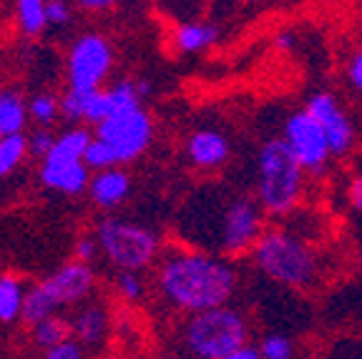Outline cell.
<instances>
[{
  "mask_svg": "<svg viewBox=\"0 0 362 359\" xmlns=\"http://www.w3.org/2000/svg\"><path fill=\"white\" fill-rule=\"evenodd\" d=\"M93 236L101 254L119 271H141L161 257V236L136 221L106 216L96 224Z\"/></svg>",
  "mask_w": 362,
  "mask_h": 359,
  "instance_id": "8992f818",
  "label": "cell"
},
{
  "mask_svg": "<svg viewBox=\"0 0 362 359\" xmlns=\"http://www.w3.org/2000/svg\"><path fill=\"white\" fill-rule=\"evenodd\" d=\"M347 81L357 93H362V45L352 51L350 61H347Z\"/></svg>",
  "mask_w": 362,
  "mask_h": 359,
  "instance_id": "1f68e13d",
  "label": "cell"
},
{
  "mask_svg": "<svg viewBox=\"0 0 362 359\" xmlns=\"http://www.w3.org/2000/svg\"><path fill=\"white\" fill-rule=\"evenodd\" d=\"M305 111L322 126L325 136L329 141L332 156H347L355 148V126L347 116L345 106L334 98L329 90H317L307 98Z\"/></svg>",
  "mask_w": 362,
  "mask_h": 359,
  "instance_id": "30bf717a",
  "label": "cell"
},
{
  "mask_svg": "<svg viewBox=\"0 0 362 359\" xmlns=\"http://www.w3.org/2000/svg\"><path fill=\"white\" fill-rule=\"evenodd\" d=\"M93 139L103 141L116 153L121 169H124V163L136 161L148 151L153 141V121L144 106L131 108V111L116 113L101 126H96Z\"/></svg>",
  "mask_w": 362,
  "mask_h": 359,
  "instance_id": "ba28073f",
  "label": "cell"
},
{
  "mask_svg": "<svg viewBox=\"0 0 362 359\" xmlns=\"http://www.w3.org/2000/svg\"><path fill=\"white\" fill-rule=\"evenodd\" d=\"M113 45L98 30H86L74 38L66 53V81L74 93H93L106 88L113 71Z\"/></svg>",
  "mask_w": 362,
  "mask_h": 359,
  "instance_id": "52a82bcc",
  "label": "cell"
},
{
  "mask_svg": "<svg viewBox=\"0 0 362 359\" xmlns=\"http://www.w3.org/2000/svg\"><path fill=\"white\" fill-rule=\"evenodd\" d=\"M264 231L267 213L247 194H197L181 216L187 247L229 261L252 254Z\"/></svg>",
  "mask_w": 362,
  "mask_h": 359,
  "instance_id": "6da1fadb",
  "label": "cell"
},
{
  "mask_svg": "<svg viewBox=\"0 0 362 359\" xmlns=\"http://www.w3.org/2000/svg\"><path fill=\"white\" fill-rule=\"evenodd\" d=\"M61 312V307L56 304V299L51 297V292L45 289L43 281H35V284L28 286L25 292V304H23V324L35 326L38 322L48 319V317H56Z\"/></svg>",
  "mask_w": 362,
  "mask_h": 359,
  "instance_id": "ac0fdd59",
  "label": "cell"
},
{
  "mask_svg": "<svg viewBox=\"0 0 362 359\" xmlns=\"http://www.w3.org/2000/svg\"><path fill=\"white\" fill-rule=\"evenodd\" d=\"M224 359H262V354H259V347H255V344H247V347L237 349V352L226 354Z\"/></svg>",
  "mask_w": 362,
  "mask_h": 359,
  "instance_id": "e575fe53",
  "label": "cell"
},
{
  "mask_svg": "<svg viewBox=\"0 0 362 359\" xmlns=\"http://www.w3.org/2000/svg\"><path fill=\"white\" fill-rule=\"evenodd\" d=\"M274 48H277V51H292L294 48V35L292 33H287V30H282V33H277L274 35Z\"/></svg>",
  "mask_w": 362,
  "mask_h": 359,
  "instance_id": "d590c367",
  "label": "cell"
},
{
  "mask_svg": "<svg viewBox=\"0 0 362 359\" xmlns=\"http://www.w3.org/2000/svg\"><path fill=\"white\" fill-rule=\"evenodd\" d=\"M71 337H74V331H71V319H66V317H61V314L48 317V319L30 326V342H33L38 349H43V352L58 347V344L66 342V339H71Z\"/></svg>",
  "mask_w": 362,
  "mask_h": 359,
  "instance_id": "44dd1931",
  "label": "cell"
},
{
  "mask_svg": "<svg viewBox=\"0 0 362 359\" xmlns=\"http://www.w3.org/2000/svg\"><path fill=\"white\" fill-rule=\"evenodd\" d=\"M255 199L267 216H289L305 196V169L289 146L279 139H267L255 158Z\"/></svg>",
  "mask_w": 362,
  "mask_h": 359,
  "instance_id": "277c9868",
  "label": "cell"
},
{
  "mask_svg": "<svg viewBox=\"0 0 362 359\" xmlns=\"http://www.w3.org/2000/svg\"><path fill=\"white\" fill-rule=\"evenodd\" d=\"M347 201L355 211H362V174L352 176L350 186H347Z\"/></svg>",
  "mask_w": 362,
  "mask_h": 359,
  "instance_id": "d6a6232c",
  "label": "cell"
},
{
  "mask_svg": "<svg viewBox=\"0 0 362 359\" xmlns=\"http://www.w3.org/2000/svg\"><path fill=\"white\" fill-rule=\"evenodd\" d=\"M153 284L161 302L179 314H202L226 307L239 286L234 261L192 247H171L158 257Z\"/></svg>",
  "mask_w": 362,
  "mask_h": 359,
  "instance_id": "7a4b0ae2",
  "label": "cell"
},
{
  "mask_svg": "<svg viewBox=\"0 0 362 359\" xmlns=\"http://www.w3.org/2000/svg\"><path fill=\"white\" fill-rule=\"evenodd\" d=\"M45 13H48V25L51 28H66L74 20V6L66 0H45Z\"/></svg>",
  "mask_w": 362,
  "mask_h": 359,
  "instance_id": "f1b7e54d",
  "label": "cell"
},
{
  "mask_svg": "<svg viewBox=\"0 0 362 359\" xmlns=\"http://www.w3.org/2000/svg\"><path fill=\"white\" fill-rule=\"evenodd\" d=\"M111 116H116V106L113 98L108 93V88L93 90V93H83V121L90 124L93 129L101 126L103 121H108Z\"/></svg>",
  "mask_w": 362,
  "mask_h": 359,
  "instance_id": "603a6c76",
  "label": "cell"
},
{
  "mask_svg": "<svg viewBox=\"0 0 362 359\" xmlns=\"http://www.w3.org/2000/svg\"><path fill=\"white\" fill-rule=\"evenodd\" d=\"M86 166H88L93 174H98V171H108V169H121L119 158H116V153L111 151V148L103 143V141L93 139L90 141L88 151H86Z\"/></svg>",
  "mask_w": 362,
  "mask_h": 359,
  "instance_id": "484cf974",
  "label": "cell"
},
{
  "mask_svg": "<svg viewBox=\"0 0 362 359\" xmlns=\"http://www.w3.org/2000/svg\"><path fill=\"white\" fill-rule=\"evenodd\" d=\"M71 331L86 349H98L108 339L111 331V314L103 302H83L71 314Z\"/></svg>",
  "mask_w": 362,
  "mask_h": 359,
  "instance_id": "5bb4252c",
  "label": "cell"
},
{
  "mask_svg": "<svg viewBox=\"0 0 362 359\" xmlns=\"http://www.w3.org/2000/svg\"><path fill=\"white\" fill-rule=\"evenodd\" d=\"M98 252H101V249H98L96 236L83 234V236H78V239H76V244H74V261H81V264H90V261L96 259Z\"/></svg>",
  "mask_w": 362,
  "mask_h": 359,
  "instance_id": "4dcf8cb0",
  "label": "cell"
},
{
  "mask_svg": "<svg viewBox=\"0 0 362 359\" xmlns=\"http://www.w3.org/2000/svg\"><path fill=\"white\" fill-rule=\"evenodd\" d=\"M262 359H292L294 357V344L287 334L282 331H269L259 342Z\"/></svg>",
  "mask_w": 362,
  "mask_h": 359,
  "instance_id": "4316f807",
  "label": "cell"
},
{
  "mask_svg": "<svg viewBox=\"0 0 362 359\" xmlns=\"http://www.w3.org/2000/svg\"><path fill=\"white\" fill-rule=\"evenodd\" d=\"M129 194H131V176L126 169H108L90 176L88 199L93 206L103 208V211L119 208L129 199Z\"/></svg>",
  "mask_w": 362,
  "mask_h": 359,
  "instance_id": "9a60e30c",
  "label": "cell"
},
{
  "mask_svg": "<svg viewBox=\"0 0 362 359\" xmlns=\"http://www.w3.org/2000/svg\"><path fill=\"white\" fill-rule=\"evenodd\" d=\"M219 40V28L209 20H187L171 30V48L176 53H202Z\"/></svg>",
  "mask_w": 362,
  "mask_h": 359,
  "instance_id": "2e32d148",
  "label": "cell"
},
{
  "mask_svg": "<svg viewBox=\"0 0 362 359\" xmlns=\"http://www.w3.org/2000/svg\"><path fill=\"white\" fill-rule=\"evenodd\" d=\"M43 359H88V349L78 342V339H66L58 347L43 352Z\"/></svg>",
  "mask_w": 362,
  "mask_h": 359,
  "instance_id": "f546056e",
  "label": "cell"
},
{
  "mask_svg": "<svg viewBox=\"0 0 362 359\" xmlns=\"http://www.w3.org/2000/svg\"><path fill=\"white\" fill-rule=\"evenodd\" d=\"M187 158L199 171H219L232 158V143L219 129H197L187 139Z\"/></svg>",
  "mask_w": 362,
  "mask_h": 359,
  "instance_id": "4fadbf2b",
  "label": "cell"
},
{
  "mask_svg": "<svg viewBox=\"0 0 362 359\" xmlns=\"http://www.w3.org/2000/svg\"><path fill=\"white\" fill-rule=\"evenodd\" d=\"M78 8L88 13H101V11L116 8V3H113V0H78Z\"/></svg>",
  "mask_w": 362,
  "mask_h": 359,
  "instance_id": "836d02e7",
  "label": "cell"
},
{
  "mask_svg": "<svg viewBox=\"0 0 362 359\" xmlns=\"http://www.w3.org/2000/svg\"><path fill=\"white\" fill-rule=\"evenodd\" d=\"M58 141V134H53V129H33L28 134V156L33 158H48V153L53 151Z\"/></svg>",
  "mask_w": 362,
  "mask_h": 359,
  "instance_id": "83f0119b",
  "label": "cell"
},
{
  "mask_svg": "<svg viewBox=\"0 0 362 359\" xmlns=\"http://www.w3.org/2000/svg\"><path fill=\"white\" fill-rule=\"evenodd\" d=\"M28 286L16 274H0V324H13L23 319V304H25Z\"/></svg>",
  "mask_w": 362,
  "mask_h": 359,
  "instance_id": "d6986e66",
  "label": "cell"
},
{
  "mask_svg": "<svg viewBox=\"0 0 362 359\" xmlns=\"http://www.w3.org/2000/svg\"><path fill=\"white\" fill-rule=\"evenodd\" d=\"M113 284H116V294L129 304L141 302L146 297V279L141 276V271H119Z\"/></svg>",
  "mask_w": 362,
  "mask_h": 359,
  "instance_id": "d4e9b609",
  "label": "cell"
},
{
  "mask_svg": "<svg viewBox=\"0 0 362 359\" xmlns=\"http://www.w3.org/2000/svg\"><path fill=\"white\" fill-rule=\"evenodd\" d=\"M252 261L269 281L297 292L315 289L322 279V257L305 236L287 226H267L257 247L252 249Z\"/></svg>",
  "mask_w": 362,
  "mask_h": 359,
  "instance_id": "3957f363",
  "label": "cell"
},
{
  "mask_svg": "<svg viewBox=\"0 0 362 359\" xmlns=\"http://www.w3.org/2000/svg\"><path fill=\"white\" fill-rule=\"evenodd\" d=\"M282 141L289 146V151L294 153V158L300 161L305 174H322L327 169V163L334 158L322 126L317 124L305 108L287 116Z\"/></svg>",
  "mask_w": 362,
  "mask_h": 359,
  "instance_id": "9c48e42d",
  "label": "cell"
},
{
  "mask_svg": "<svg viewBox=\"0 0 362 359\" xmlns=\"http://www.w3.org/2000/svg\"><path fill=\"white\" fill-rule=\"evenodd\" d=\"M40 184L51 191H61L68 196H78L83 191H88L90 184V169L81 158H68L51 153L48 158L40 161Z\"/></svg>",
  "mask_w": 362,
  "mask_h": 359,
  "instance_id": "7c38bea8",
  "label": "cell"
},
{
  "mask_svg": "<svg viewBox=\"0 0 362 359\" xmlns=\"http://www.w3.org/2000/svg\"><path fill=\"white\" fill-rule=\"evenodd\" d=\"M360 359H362V354H360Z\"/></svg>",
  "mask_w": 362,
  "mask_h": 359,
  "instance_id": "74e56055",
  "label": "cell"
},
{
  "mask_svg": "<svg viewBox=\"0 0 362 359\" xmlns=\"http://www.w3.org/2000/svg\"><path fill=\"white\" fill-rule=\"evenodd\" d=\"M181 344L192 359H224L249 344V319L232 304L187 317Z\"/></svg>",
  "mask_w": 362,
  "mask_h": 359,
  "instance_id": "5b68a950",
  "label": "cell"
},
{
  "mask_svg": "<svg viewBox=\"0 0 362 359\" xmlns=\"http://www.w3.org/2000/svg\"><path fill=\"white\" fill-rule=\"evenodd\" d=\"M45 289L51 292L58 307H81L88 302V297L96 289V271L90 264H81V261H66L58 266L53 274L43 279Z\"/></svg>",
  "mask_w": 362,
  "mask_h": 359,
  "instance_id": "8fae6325",
  "label": "cell"
},
{
  "mask_svg": "<svg viewBox=\"0 0 362 359\" xmlns=\"http://www.w3.org/2000/svg\"><path fill=\"white\" fill-rule=\"evenodd\" d=\"M16 25L25 38H40L48 25V13H45V0H18L13 6Z\"/></svg>",
  "mask_w": 362,
  "mask_h": 359,
  "instance_id": "ffe728a7",
  "label": "cell"
},
{
  "mask_svg": "<svg viewBox=\"0 0 362 359\" xmlns=\"http://www.w3.org/2000/svg\"><path fill=\"white\" fill-rule=\"evenodd\" d=\"M30 121L28 101L18 88H0V141L21 136Z\"/></svg>",
  "mask_w": 362,
  "mask_h": 359,
  "instance_id": "e0dca14e",
  "label": "cell"
},
{
  "mask_svg": "<svg viewBox=\"0 0 362 359\" xmlns=\"http://www.w3.org/2000/svg\"><path fill=\"white\" fill-rule=\"evenodd\" d=\"M139 83V93H141V98H146V95H151V83H148L146 78H139L136 81Z\"/></svg>",
  "mask_w": 362,
  "mask_h": 359,
  "instance_id": "8d00e7d4",
  "label": "cell"
},
{
  "mask_svg": "<svg viewBox=\"0 0 362 359\" xmlns=\"http://www.w3.org/2000/svg\"><path fill=\"white\" fill-rule=\"evenodd\" d=\"M25 156H28V136L25 134L0 141V179L13 174Z\"/></svg>",
  "mask_w": 362,
  "mask_h": 359,
  "instance_id": "cb8c5ba5",
  "label": "cell"
},
{
  "mask_svg": "<svg viewBox=\"0 0 362 359\" xmlns=\"http://www.w3.org/2000/svg\"><path fill=\"white\" fill-rule=\"evenodd\" d=\"M28 113L35 129H51L61 116V98H56V93H51V90H38L30 95Z\"/></svg>",
  "mask_w": 362,
  "mask_h": 359,
  "instance_id": "7402d4cb",
  "label": "cell"
}]
</instances>
